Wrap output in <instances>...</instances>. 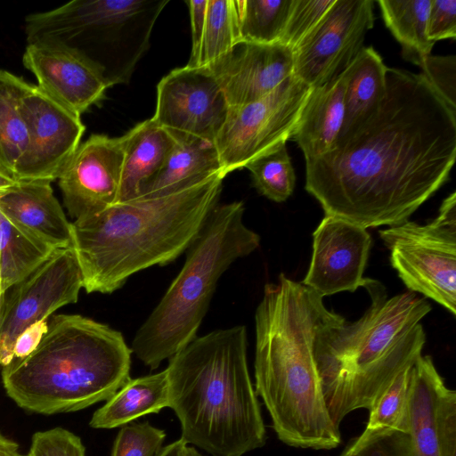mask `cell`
Masks as SVG:
<instances>
[{
    "instance_id": "cell-1",
    "label": "cell",
    "mask_w": 456,
    "mask_h": 456,
    "mask_svg": "<svg viewBox=\"0 0 456 456\" xmlns=\"http://www.w3.org/2000/svg\"><path fill=\"white\" fill-rule=\"evenodd\" d=\"M456 110L421 73L387 68L386 94L355 128L305 161L325 216L365 229L402 224L449 179Z\"/></svg>"
},
{
    "instance_id": "cell-2",
    "label": "cell",
    "mask_w": 456,
    "mask_h": 456,
    "mask_svg": "<svg viewBox=\"0 0 456 456\" xmlns=\"http://www.w3.org/2000/svg\"><path fill=\"white\" fill-rule=\"evenodd\" d=\"M331 312L322 297L283 273L265 284L256 309L255 391L289 446L330 450L341 442L314 357L316 333Z\"/></svg>"
},
{
    "instance_id": "cell-3",
    "label": "cell",
    "mask_w": 456,
    "mask_h": 456,
    "mask_svg": "<svg viewBox=\"0 0 456 456\" xmlns=\"http://www.w3.org/2000/svg\"><path fill=\"white\" fill-rule=\"evenodd\" d=\"M224 178L216 172L169 194L118 202L71 223L83 289L110 294L131 275L175 261L219 203Z\"/></svg>"
},
{
    "instance_id": "cell-4",
    "label": "cell",
    "mask_w": 456,
    "mask_h": 456,
    "mask_svg": "<svg viewBox=\"0 0 456 456\" xmlns=\"http://www.w3.org/2000/svg\"><path fill=\"white\" fill-rule=\"evenodd\" d=\"M370 305L355 322L335 312L320 326L314 357L330 416L339 428L351 411H369L404 369L421 355L426 334L420 321L430 312L425 297L407 291L390 298L378 281L366 278Z\"/></svg>"
},
{
    "instance_id": "cell-5",
    "label": "cell",
    "mask_w": 456,
    "mask_h": 456,
    "mask_svg": "<svg viewBox=\"0 0 456 456\" xmlns=\"http://www.w3.org/2000/svg\"><path fill=\"white\" fill-rule=\"evenodd\" d=\"M247 347V329L236 325L196 337L168 359V407L180 438L212 456H241L266 441Z\"/></svg>"
},
{
    "instance_id": "cell-6",
    "label": "cell",
    "mask_w": 456,
    "mask_h": 456,
    "mask_svg": "<svg viewBox=\"0 0 456 456\" xmlns=\"http://www.w3.org/2000/svg\"><path fill=\"white\" fill-rule=\"evenodd\" d=\"M131 354L118 330L79 314H58L28 355L3 367L2 380L28 411H76L107 401L131 379Z\"/></svg>"
},
{
    "instance_id": "cell-7",
    "label": "cell",
    "mask_w": 456,
    "mask_h": 456,
    "mask_svg": "<svg viewBox=\"0 0 456 456\" xmlns=\"http://www.w3.org/2000/svg\"><path fill=\"white\" fill-rule=\"evenodd\" d=\"M244 212L242 201L213 208L181 271L138 329L131 350L151 370L197 337L222 274L260 246V236L243 222Z\"/></svg>"
},
{
    "instance_id": "cell-8",
    "label": "cell",
    "mask_w": 456,
    "mask_h": 456,
    "mask_svg": "<svg viewBox=\"0 0 456 456\" xmlns=\"http://www.w3.org/2000/svg\"><path fill=\"white\" fill-rule=\"evenodd\" d=\"M169 0H73L26 18L28 44L59 42L77 50L109 87L126 84L150 47Z\"/></svg>"
},
{
    "instance_id": "cell-9",
    "label": "cell",
    "mask_w": 456,
    "mask_h": 456,
    "mask_svg": "<svg viewBox=\"0 0 456 456\" xmlns=\"http://www.w3.org/2000/svg\"><path fill=\"white\" fill-rule=\"evenodd\" d=\"M392 267L409 291L418 292L456 314V192L437 216L419 224L407 220L379 231Z\"/></svg>"
},
{
    "instance_id": "cell-10",
    "label": "cell",
    "mask_w": 456,
    "mask_h": 456,
    "mask_svg": "<svg viewBox=\"0 0 456 456\" xmlns=\"http://www.w3.org/2000/svg\"><path fill=\"white\" fill-rule=\"evenodd\" d=\"M311 88L294 75L264 98L229 107L214 140L224 176L291 138Z\"/></svg>"
},
{
    "instance_id": "cell-11",
    "label": "cell",
    "mask_w": 456,
    "mask_h": 456,
    "mask_svg": "<svg viewBox=\"0 0 456 456\" xmlns=\"http://www.w3.org/2000/svg\"><path fill=\"white\" fill-rule=\"evenodd\" d=\"M82 288L72 247L55 249L31 274L10 288L0 303V365L12 361L15 342L25 330L58 308L76 303Z\"/></svg>"
},
{
    "instance_id": "cell-12",
    "label": "cell",
    "mask_w": 456,
    "mask_h": 456,
    "mask_svg": "<svg viewBox=\"0 0 456 456\" xmlns=\"http://www.w3.org/2000/svg\"><path fill=\"white\" fill-rule=\"evenodd\" d=\"M373 4L372 0H335L293 51V75L315 88L342 74L373 27Z\"/></svg>"
},
{
    "instance_id": "cell-13",
    "label": "cell",
    "mask_w": 456,
    "mask_h": 456,
    "mask_svg": "<svg viewBox=\"0 0 456 456\" xmlns=\"http://www.w3.org/2000/svg\"><path fill=\"white\" fill-rule=\"evenodd\" d=\"M20 110L28 129L27 148L14 172L16 181L51 183L77 151L86 126L37 86L25 94Z\"/></svg>"
},
{
    "instance_id": "cell-14",
    "label": "cell",
    "mask_w": 456,
    "mask_h": 456,
    "mask_svg": "<svg viewBox=\"0 0 456 456\" xmlns=\"http://www.w3.org/2000/svg\"><path fill=\"white\" fill-rule=\"evenodd\" d=\"M229 106L208 68L171 70L157 86L152 119L165 129L214 142Z\"/></svg>"
},
{
    "instance_id": "cell-15",
    "label": "cell",
    "mask_w": 456,
    "mask_h": 456,
    "mask_svg": "<svg viewBox=\"0 0 456 456\" xmlns=\"http://www.w3.org/2000/svg\"><path fill=\"white\" fill-rule=\"evenodd\" d=\"M124 148L121 137L92 134L59 176L64 205L75 220L118 203Z\"/></svg>"
},
{
    "instance_id": "cell-16",
    "label": "cell",
    "mask_w": 456,
    "mask_h": 456,
    "mask_svg": "<svg viewBox=\"0 0 456 456\" xmlns=\"http://www.w3.org/2000/svg\"><path fill=\"white\" fill-rule=\"evenodd\" d=\"M371 245L367 229L325 216L313 232V252L302 284L322 298L363 287Z\"/></svg>"
},
{
    "instance_id": "cell-17",
    "label": "cell",
    "mask_w": 456,
    "mask_h": 456,
    "mask_svg": "<svg viewBox=\"0 0 456 456\" xmlns=\"http://www.w3.org/2000/svg\"><path fill=\"white\" fill-rule=\"evenodd\" d=\"M22 61L36 77L37 86L43 93L77 116L102 101L109 88L88 60L59 42L28 44Z\"/></svg>"
},
{
    "instance_id": "cell-18",
    "label": "cell",
    "mask_w": 456,
    "mask_h": 456,
    "mask_svg": "<svg viewBox=\"0 0 456 456\" xmlns=\"http://www.w3.org/2000/svg\"><path fill=\"white\" fill-rule=\"evenodd\" d=\"M409 433L415 456H456V393L429 355L411 367Z\"/></svg>"
},
{
    "instance_id": "cell-19",
    "label": "cell",
    "mask_w": 456,
    "mask_h": 456,
    "mask_svg": "<svg viewBox=\"0 0 456 456\" xmlns=\"http://www.w3.org/2000/svg\"><path fill=\"white\" fill-rule=\"evenodd\" d=\"M293 51L281 44L240 42L214 65V73L229 107L258 101L293 75Z\"/></svg>"
},
{
    "instance_id": "cell-20",
    "label": "cell",
    "mask_w": 456,
    "mask_h": 456,
    "mask_svg": "<svg viewBox=\"0 0 456 456\" xmlns=\"http://www.w3.org/2000/svg\"><path fill=\"white\" fill-rule=\"evenodd\" d=\"M0 212L54 250L72 247V224L48 182L18 181L0 191Z\"/></svg>"
},
{
    "instance_id": "cell-21",
    "label": "cell",
    "mask_w": 456,
    "mask_h": 456,
    "mask_svg": "<svg viewBox=\"0 0 456 456\" xmlns=\"http://www.w3.org/2000/svg\"><path fill=\"white\" fill-rule=\"evenodd\" d=\"M346 86V69L332 81L311 88L291 136L305 161L329 152L338 139L345 117Z\"/></svg>"
},
{
    "instance_id": "cell-22",
    "label": "cell",
    "mask_w": 456,
    "mask_h": 456,
    "mask_svg": "<svg viewBox=\"0 0 456 456\" xmlns=\"http://www.w3.org/2000/svg\"><path fill=\"white\" fill-rule=\"evenodd\" d=\"M191 52L186 66L212 68L241 42L235 0H189Z\"/></svg>"
},
{
    "instance_id": "cell-23",
    "label": "cell",
    "mask_w": 456,
    "mask_h": 456,
    "mask_svg": "<svg viewBox=\"0 0 456 456\" xmlns=\"http://www.w3.org/2000/svg\"><path fill=\"white\" fill-rule=\"evenodd\" d=\"M170 133L175 139L174 145L159 171L141 186L140 198L167 195L213 173H222L213 142Z\"/></svg>"
},
{
    "instance_id": "cell-24",
    "label": "cell",
    "mask_w": 456,
    "mask_h": 456,
    "mask_svg": "<svg viewBox=\"0 0 456 456\" xmlns=\"http://www.w3.org/2000/svg\"><path fill=\"white\" fill-rule=\"evenodd\" d=\"M121 139L124 159L118 203L139 196L141 186L159 171L175 142L172 134L152 118L138 123Z\"/></svg>"
},
{
    "instance_id": "cell-25",
    "label": "cell",
    "mask_w": 456,
    "mask_h": 456,
    "mask_svg": "<svg viewBox=\"0 0 456 456\" xmlns=\"http://www.w3.org/2000/svg\"><path fill=\"white\" fill-rule=\"evenodd\" d=\"M168 407V383L162 371L130 379L93 414L89 426L96 429L122 427Z\"/></svg>"
},
{
    "instance_id": "cell-26",
    "label": "cell",
    "mask_w": 456,
    "mask_h": 456,
    "mask_svg": "<svg viewBox=\"0 0 456 456\" xmlns=\"http://www.w3.org/2000/svg\"><path fill=\"white\" fill-rule=\"evenodd\" d=\"M387 70L381 56L372 46H363L348 66L345 117L338 138L355 128L380 103L386 94Z\"/></svg>"
},
{
    "instance_id": "cell-27",
    "label": "cell",
    "mask_w": 456,
    "mask_h": 456,
    "mask_svg": "<svg viewBox=\"0 0 456 456\" xmlns=\"http://www.w3.org/2000/svg\"><path fill=\"white\" fill-rule=\"evenodd\" d=\"M32 86L22 78L0 69V170L12 178L28 144V129L20 105Z\"/></svg>"
},
{
    "instance_id": "cell-28",
    "label": "cell",
    "mask_w": 456,
    "mask_h": 456,
    "mask_svg": "<svg viewBox=\"0 0 456 456\" xmlns=\"http://www.w3.org/2000/svg\"><path fill=\"white\" fill-rule=\"evenodd\" d=\"M387 28L402 46L403 57L415 65L436 44L428 37L431 0L378 1Z\"/></svg>"
},
{
    "instance_id": "cell-29",
    "label": "cell",
    "mask_w": 456,
    "mask_h": 456,
    "mask_svg": "<svg viewBox=\"0 0 456 456\" xmlns=\"http://www.w3.org/2000/svg\"><path fill=\"white\" fill-rule=\"evenodd\" d=\"M54 251L0 212V289L3 295L37 269Z\"/></svg>"
},
{
    "instance_id": "cell-30",
    "label": "cell",
    "mask_w": 456,
    "mask_h": 456,
    "mask_svg": "<svg viewBox=\"0 0 456 456\" xmlns=\"http://www.w3.org/2000/svg\"><path fill=\"white\" fill-rule=\"evenodd\" d=\"M293 0H235L241 42L279 44Z\"/></svg>"
},
{
    "instance_id": "cell-31",
    "label": "cell",
    "mask_w": 456,
    "mask_h": 456,
    "mask_svg": "<svg viewBox=\"0 0 456 456\" xmlns=\"http://www.w3.org/2000/svg\"><path fill=\"white\" fill-rule=\"evenodd\" d=\"M246 168L254 187L267 199L283 202L293 193L296 175L286 143L252 160Z\"/></svg>"
},
{
    "instance_id": "cell-32",
    "label": "cell",
    "mask_w": 456,
    "mask_h": 456,
    "mask_svg": "<svg viewBox=\"0 0 456 456\" xmlns=\"http://www.w3.org/2000/svg\"><path fill=\"white\" fill-rule=\"evenodd\" d=\"M411 367L402 370L369 411L368 428L410 429Z\"/></svg>"
},
{
    "instance_id": "cell-33",
    "label": "cell",
    "mask_w": 456,
    "mask_h": 456,
    "mask_svg": "<svg viewBox=\"0 0 456 456\" xmlns=\"http://www.w3.org/2000/svg\"><path fill=\"white\" fill-rule=\"evenodd\" d=\"M339 456H415L409 432L368 428Z\"/></svg>"
},
{
    "instance_id": "cell-34",
    "label": "cell",
    "mask_w": 456,
    "mask_h": 456,
    "mask_svg": "<svg viewBox=\"0 0 456 456\" xmlns=\"http://www.w3.org/2000/svg\"><path fill=\"white\" fill-rule=\"evenodd\" d=\"M165 438L166 432L148 421L126 424L115 437L111 456H156Z\"/></svg>"
},
{
    "instance_id": "cell-35",
    "label": "cell",
    "mask_w": 456,
    "mask_h": 456,
    "mask_svg": "<svg viewBox=\"0 0 456 456\" xmlns=\"http://www.w3.org/2000/svg\"><path fill=\"white\" fill-rule=\"evenodd\" d=\"M335 0H293L279 44L294 51L321 20Z\"/></svg>"
},
{
    "instance_id": "cell-36",
    "label": "cell",
    "mask_w": 456,
    "mask_h": 456,
    "mask_svg": "<svg viewBox=\"0 0 456 456\" xmlns=\"http://www.w3.org/2000/svg\"><path fill=\"white\" fill-rule=\"evenodd\" d=\"M25 456H86V449L79 436L65 428H54L36 432Z\"/></svg>"
},
{
    "instance_id": "cell-37",
    "label": "cell",
    "mask_w": 456,
    "mask_h": 456,
    "mask_svg": "<svg viewBox=\"0 0 456 456\" xmlns=\"http://www.w3.org/2000/svg\"><path fill=\"white\" fill-rule=\"evenodd\" d=\"M430 85L456 110V57L427 55L418 65Z\"/></svg>"
},
{
    "instance_id": "cell-38",
    "label": "cell",
    "mask_w": 456,
    "mask_h": 456,
    "mask_svg": "<svg viewBox=\"0 0 456 456\" xmlns=\"http://www.w3.org/2000/svg\"><path fill=\"white\" fill-rule=\"evenodd\" d=\"M428 37L432 42L456 37V0H431Z\"/></svg>"
},
{
    "instance_id": "cell-39",
    "label": "cell",
    "mask_w": 456,
    "mask_h": 456,
    "mask_svg": "<svg viewBox=\"0 0 456 456\" xmlns=\"http://www.w3.org/2000/svg\"><path fill=\"white\" fill-rule=\"evenodd\" d=\"M46 330L47 325L45 321L35 323L25 330L15 342L13 359H20L28 355L38 346Z\"/></svg>"
},
{
    "instance_id": "cell-40",
    "label": "cell",
    "mask_w": 456,
    "mask_h": 456,
    "mask_svg": "<svg viewBox=\"0 0 456 456\" xmlns=\"http://www.w3.org/2000/svg\"><path fill=\"white\" fill-rule=\"evenodd\" d=\"M0 456H25L20 453L16 442L7 438L0 432Z\"/></svg>"
},
{
    "instance_id": "cell-41",
    "label": "cell",
    "mask_w": 456,
    "mask_h": 456,
    "mask_svg": "<svg viewBox=\"0 0 456 456\" xmlns=\"http://www.w3.org/2000/svg\"><path fill=\"white\" fill-rule=\"evenodd\" d=\"M187 444L179 438L164 446L156 456H183V449Z\"/></svg>"
},
{
    "instance_id": "cell-42",
    "label": "cell",
    "mask_w": 456,
    "mask_h": 456,
    "mask_svg": "<svg viewBox=\"0 0 456 456\" xmlns=\"http://www.w3.org/2000/svg\"><path fill=\"white\" fill-rule=\"evenodd\" d=\"M18 181L0 170V191L14 185Z\"/></svg>"
},
{
    "instance_id": "cell-43",
    "label": "cell",
    "mask_w": 456,
    "mask_h": 456,
    "mask_svg": "<svg viewBox=\"0 0 456 456\" xmlns=\"http://www.w3.org/2000/svg\"><path fill=\"white\" fill-rule=\"evenodd\" d=\"M183 456H202L194 447L185 445Z\"/></svg>"
},
{
    "instance_id": "cell-44",
    "label": "cell",
    "mask_w": 456,
    "mask_h": 456,
    "mask_svg": "<svg viewBox=\"0 0 456 456\" xmlns=\"http://www.w3.org/2000/svg\"><path fill=\"white\" fill-rule=\"evenodd\" d=\"M1 299H2V293H1V289H0V303H1Z\"/></svg>"
}]
</instances>
